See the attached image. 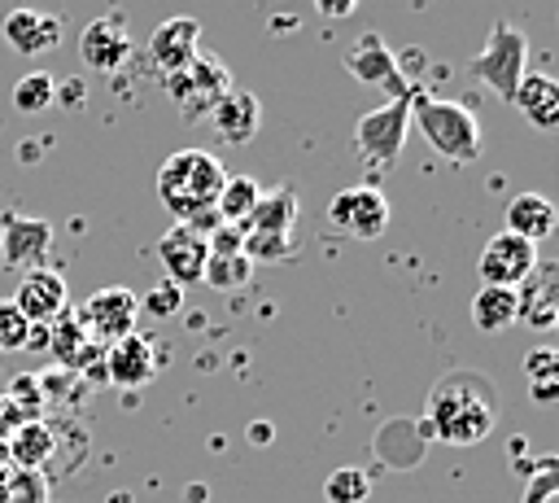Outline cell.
<instances>
[{"label":"cell","mask_w":559,"mask_h":503,"mask_svg":"<svg viewBox=\"0 0 559 503\" xmlns=\"http://www.w3.org/2000/svg\"><path fill=\"white\" fill-rule=\"evenodd\" d=\"M524 61H528V39H524V31H515L511 22H493L485 48H480L476 61H472V74H476L489 92H498L502 101H511L515 83L528 74Z\"/></svg>","instance_id":"52a82bcc"},{"label":"cell","mask_w":559,"mask_h":503,"mask_svg":"<svg viewBox=\"0 0 559 503\" xmlns=\"http://www.w3.org/2000/svg\"><path fill=\"white\" fill-rule=\"evenodd\" d=\"M258 197H262V184H258V179H249V175L223 179V192H218V201H214V214H218V223H231V227H240V223L253 214Z\"/></svg>","instance_id":"cb8c5ba5"},{"label":"cell","mask_w":559,"mask_h":503,"mask_svg":"<svg viewBox=\"0 0 559 503\" xmlns=\"http://www.w3.org/2000/svg\"><path fill=\"white\" fill-rule=\"evenodd\" d=\"M345 70H349L358 83L389 87V101H393V96H406V79H402L397 57H393V48L384 44L380 31H362V35L345 48Z\"/></svg>","instance_id":"8fae6325"},{"label":"cell","mask_w":559,"mask_h":503,"mask_svg":"<svg viewBox=\"0 0 559 503\" xmlns=\"http://www.w3.org/2000/svg\"><path fill=\"white\" fill-rule=\"evenodd\" d=\"M411 127H419V136L450 162H472L480 153V122L459 101H415Z\"/></svg>","instance_id":"277c9868"},{"label":"cell","mask_w":559,"mask_h":503,"mask_svg":"<svg viewBox=\"0 0 559 503\" xmlns=\"http://www.w3.org/2000/svg\"><path fill=\"white\" fill-rule=\"evenodd\" d=\"M13 306L31 319V324H52L61 311H70V289H66V276L57 267H35L22 276L17 293H13Z\"/></svg>","instance_id":"9a60e30c"},{"label":"cell","mask_w":559,"mask_h":503,"mask_svg":"<svg viewBox=\"0 0 559 503\" xmlns=\"http://www.w3.org/2000/svg\"><path fill=\"white\" fill-rule=\"evenodd\" d=\"M52 96H57V79L44 74V70L22 74V79L13 83V109H17V114H39V109L52 105Z\"/></svg>","instance_id":"83f0119b"},{"label":"cell","mask_w":559,"mask_h":503,"mask_svg":"<svg viewBox=\"0 0 559 503\" xmlns=\"http://www.w3.org/2000/svg\"><path fill=\"white\" fill-rule=\"evenodd\" d=\"M52 249V223L48 219H26V214H9L0 227V254L9 267L17 271H35L48 262Z\"/></svg>","instance_id":"5bb4252c"},{"label":"cell","mask_w":559,"mask_h":503,"mask_svg":"<svg viewBox=\"0 0 559 503\" xmlns=\"http://www.w3.org/2000/svg\"><path fill=\"white\" fill-rule=\"evenodd\" d=\"M258 122H262V105L253 92L245 87H231L214 109H210V127L223 144H249L258 136Z\"/></svg>","instance_id":"ac0fdd59"},{"label":"cell","mask_w":559,"mask_h":503,"mask_svg":"<svg viewBox=\"0 0 559 503\" xmlns=\"http://www.w3.org/2000/svg\"><path fill=\"white\" fill-rule=\"evenodd\" d=\"M515 319L533 324L537 332L555 328L559 319V297H555V271L550 267H533V276L524 280V293H515Z\"/></svg>","instance_id":"7402d4cb"},{"label":"cell","mask_w":559,"mask_h":503,"mask_svg":"<svg viewBox=\"0 0 559 503\" xmlns=\"http://www.w3.org/2000/svg\"><path fill=\"white\" fill-rule=\"evenodd\" d=\"M135 319H140V297L131 289H122V284L96 289L83 302V311H79V324H83L87 341H109V346L122 341V337H131Z\"/></svg>","instance_id":"9c48e42d"},{"label":"cell","mask_w":559,"mask_h":503,"mask_svg":"<svg viewBox=\"0 0 559 503\" xmlns=\"http://www.w3.org/2000/svg\"><path fill=\"white\" fill-rule=\"evenodd\" d=\"M515 293L520 289H498V284H480L472 297V328L485 337H498L515 324Z\"/></svg>","instance_id":"603a6c76"},{"label":"cell","mask_w":559,"mask_h":503,"mask_svg":"<svg viewBox=\"0 0 559 503\" xmlns=\"http://www.w3.org/2000/svg\"><path fill=\"white\" fill-rule=\"evenodd\" d=\"M79 57L96 74L122 70L131 61V31H127V22L122 17H96V22H87L83 35H79Z\"/></svg>","instance_id":"4fadbf2b"},{"label":"cell","mask_w":559,"mask_h":503,"mask_svg":"<svg viewBox=\"0 0 559 503\" xmlns=\"http://www.w3.org/2000/svg\"><path fill=\"white\" fill-rule=\"evenodd\" d=\"M550 490H555V472H550V459H546V464H542V472H537V481H533V490L524 494V503H542Z\"/></svg>","instance_id":"836d02e7"},{"label":"cell","mask_w":559,"mask_h":503,"mask_svg":"<svg viewBox=\"0 0 559 503\" xmlns=\"http://www.w3.org/2000/svg\"><path fill=\"white\" fill-rule=\"evenodd\" d=\"M157 258L166 267V280L183 289V284H197L201 280L205 258H210V241L192 223H175V227H166L157 236Z\"/></svg>","instance_id":"7c38bea8"},{"label":"cell","mask_w":559,"mask_h":503,"mask_svg":"<svg viewBox=\"0 0 559 503\" xmlns=\"http://www.w3.org/2000/svg\"><path fill=\"white\" fill-rule=\"evenodd\" d=\"M249 442H253V446H266V442H271V424H266V420H258V424L249 429Z\"/></svg>","instance_id":"8d00e7d4"},{"label":"cell","mask_w":559,"mask_h":503,"mask_svg":"<svg viewBox=\"0 0 559 503\" xmlns=\"http://www.w3.org/2000/svg\"><path fill=\"white\" fill-rule=\"evenodd\" d=\"M328 223H332L341 236L376 241V236H384V227H389V201H384V192L371 188V184L341 188V192L328 201Z\"/></svg>","instance_id":"ba28073f"},{"label":"cell","mask_w":559,"mask_h":503,"mask_svg":"<svg viewBox=\"0 0 559 503\" xmlns=\"http://www.w3.org/2000/svg\"><path fill=\"white\" fill-rule=\"evenodd\" d=\"M52 101H61V105H83L87 101V92H83V83L79 79H70V83H57V96Z\"/></svg>","instance_id":"d590c367"},{"label":"cell","mask_w":559,"mask_h":503,"mask_svg":"<svg viewBox=\"0 0 559 503\" xmlns=\"http://www.w3.org/2000/svg\"><path fill=\"white\" fill-rule=\"evenodd\" d=\"M367 494H371V477L362 468H332L323 481L328 503H367Z\"/></svg>","instance_id":"f546056e"},{"label":"cell","mask_w":559,"mask_h":503,"mask_svg":"<svg viewBox=\"0 0 559 503\" xmlns=\"http://www.w3.org/2000/svg\"><path fill=\"white\" fill-rule=\"evenodd\" d=\"M105 367H109V381H114V385H122V389H140V385H148V381H153V372H157L153 341H148V337H140V332H131V337L114 341V346H109Z\"/></svg>","instance_id":"d6986e66"},{"label":"cell","mask_w":559,"mask_h":503,"mask_svg":"<svg viewBox=\"0 0 559 503\" xmlns=\"http://www.w3.org/2000/svg\"><path fill=\"white\" fill-rule=\"evenodd\" d=\"M223 162L205 149H175L162 166H157V201L175 214V223H192L197 232H214L218 214L214 201L223 192Z\"/></svg>","instance_id":"7a4b0ae2"},{"label":"cell","mask_w":559,"mask_h":503,"mask_svg":"<svg viewBox=\"0 0 559 503\" xmlns=\"http://www.w3.org/2000/svg\"><path fill=\"white\" fill-rule=\"evenodd\" d=\"M4 39L13 52L22 57H39L52 52L61 44V17L57 13H39V9H13L4 17Z\"/></svg>","instance_id":"e0dca14e"},{"label":"cell","mask_w":559,"mask_h":503,"mask_svg":"<svg viewBox=\"0 0 559 503\" xmlns=\"http://www.w3.org/2000/svg\"><path fill=\"white\" fill-rule=\"evenodd\" d=\"M249 271H253V262H249L245 254H210V258H205L201 280H210L214 289L231 293V289H240V284L249 280Z\"/></svg>","instance_id":"f1b7e54d"},{"label":"cell","mask_w":559,"mask_h":503,"mask_svg":"<svg viewBox=\"0 0 559 503\" xmlns=\"http://www.w3.org/2000/svg\"><path fill=\"white\" fill-rule=\"evenodd\" d=\"M524 376H528V389H533V402H555L559 394V354L550 346H537L533 354H524Z\"/></svg>","instance_id":"484cf974"},{"label":"cell","mask_w":559,"mask_h":503,"mask_svg":"<svg viewBox=\"0 0 559 503\" xmlns=\"http://www.w3.org/2000/svg\"><path fill=\"white\" fill-rule=\"evenodd\" d=\"M498 420V389L485 372L476 367H454L445 372L432 394H428V411H424V429L437 442L450 446H476L480 437H489Z\"/></svg>","instance_id":"6da1fadb"},{"label":"cell","mask_w":559,"mask_h":503,"mask_svg":"<svg viewBox=\"0 0 559 503\" xmlns=\"http://www.w3.org/2000/svg\"><path fill=\"white\" fill-rule=\"evenodd\" d=\"M297 188L280 184L258 197L253 214L240 223V249L249 262H280L293 258V227H297Z\"/></svg>","instance_id":"3957f363"},{"label":"cell","mask_w":559,"mask_h":503,"mask_svg":"<svg viewBox=\"0 0 559 503\" xmlns=\"http://www.w3.org/2000/svg\"><path fill=\"white\" fill-rule=\"evenodd\" d=\"M197 52H201V22L197 17H166L148 35V61H153V70L162 79L175 74V70H183Z\"/></svg>","instance_id":"2e32d148"},{"label":"cell","mask_w":559,"mask_h":503,"mask_svg":"<svg viewBox=\"0 0 559 503\" xmlns=\"http://www.w3.org/2000/svg\"><path fill=\"white\" fill-rule=\"evenodd\" d=\"M555 219L559 214H555V201L550 197H542V192H515L511 206H507V227L502 232L537 245V241H546L555 232Z\"/></svg>","instance_id":"44dd1931"},{"label":"cell","mask_w":559,"mask_h":503,"mask_svg":"<svg viewBox=\"0 0 559 503\" xmlns=\"http://www.w3.org/2000/svg\"><path fill=\"white\" fill-rule=\"evenodd\" d=\"M9 499V472H0V503Z\"/></svg>","instance_id":"74e56055"},{"label":"cell","mask_w":559,"mask_h":503,"mask_svg":"<svg viewBox=\"0 0 559 503\" xmlns=\"http://www.w3.org/2000/svg\"><path fill=\"white\" fill-rule=\"evenodd\" d=\"M411 105H415V96L406 92V96H393L380 109H371V114L358 118L354 149L362 153V162L371 171H393L397 166V157L406 149V136H411Z\"/></svg>","instance_id":"5b68a950"},{"label":"cell","mask_w":559,"mask_h":503,"mask_svg":"<svg viewBox=\"0 0 559 503\" xmlns=\"http://www.w3.org/2000/svg\"><path fill=\"white\" fill-rule=\"evenodd\" d=\"M31 341V319L13 306V302H0V354H13Z\"/></svg>","instance_id":"4dcf8cb0"},{"label":"cell","mask_w":559,"mask_h":503,"mask_svg":"<svg viewBox=\"0 0 559 503\" xmlns=\"http://www.w3.org/2000/svg\"><path fill=\"white\" fill-rule=\"evenodd\" d=\"M148 315H157V319H166V315H175L179 311V284H170V280H162V284H153L148 293H144V302H140Z\"/></svg>","instance_id":"d6a6232c"},{"label":"cell","mask_w":559,"mask_h":503,"mask_svg":"<svg viewBox=\"0 0 559 503\" xmlns=\"http://www.w3.org/2000/svg\"><path fill=\"white\" fill-rule=\"evenodd\" d=\"M166 83V96H170V105L183 114V118H210V109L236 87L231 83V70L214 57V52H197L183 70H175V74H166L162 79Z\"/></svg>","instance_id":"8992f818"},{"label":"cell","mask_w":559,"mask_h":503,"mask_svg":"<svg viewBox=\"0 0 559 503\" xmlns=\"http://www.w3.org/2000/svg\"><path fill=\"white\" fill-rule=\"evenodd\" d=\"M87 332H83V324H79V315H70V311H61L52 324H48V350L61 359V363H83L87 359Z\"/></svg>","instance_id":"d4e9b609"},{"label":"cell","mask_w":559,"mask_h":503,"mask_svg":"<svg viewBox=\"0 0 559 503\" xmlns=\"http://www.w3.org/2000/svg\"><path fill=\"white\" fill-rule=\"evenodd\" d=\"M52 446H57L52 429H44V424H22L17 437L9 442V455H13L22 468H39V464L52 455Z\"/></svg>","instance_id":"4316f807"},{"label":"cell","mask_w":559,"mask_h":503,"mask_svg":"<svg viewBox=\"0 0 559 503\" xmlns=\"http://www.w3.org/2000/svg\"><path fill=\"white\" fill-rule=\"evenodd\" d=\"M44 499H48V490H44L39 468L9 472V499H4V503H44Z\"/></svg>","instance_id":"1f68e13d"},{"label":"cell","mask_w":559,"mask_h":503,"mask_svg":"<svg viewBox=\"0 0 559 503\" xmlns=\"http://www.w3.org/2000/svg\"><path fill=\"white\" fill-rule=\"evenodd\" d=\"M537 245L511 236V232H498L485 241L480 258H476V271H480V284H498V289H520L533 267H537Z\"/></svg>","instance_id":"30bf717a"},{"label":"cell","mask_w":559,"mask_h":503,"mask_svg":"<svg viewBox=\"0 0 559 503\" xmlns=\"http://www.w3.org/2000/svg\"><path fill=\"white\" fill-rule=\"evenodd\" d=\"M319 17H349L358 9V0H314Z\"/></svg>","instance_id":"e575fe53"},{"label":"cell","mask_w":559,"mask_h":503,"mask_svg":"<svg viewBox=\"0 0 559 503\" xmlns=\"http://www.w3.org/2000/svg\"><path fill=\"white\" fill-rule=\"evenodd\" d=\"M511 105L537 127V131H550L559 127V83L550 74H524L511 92Z\"/></svg>","instance_id":"ffe728a7"}]
</instances>
